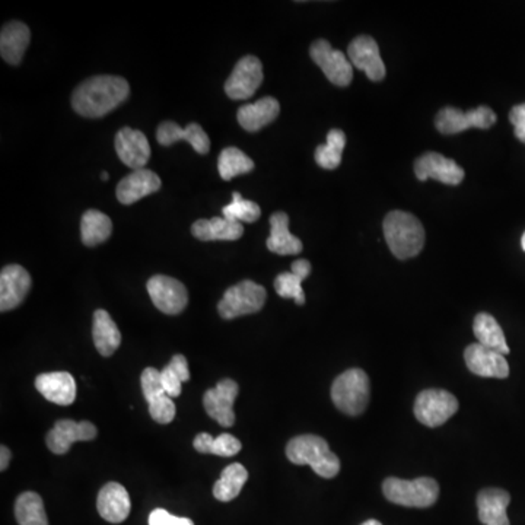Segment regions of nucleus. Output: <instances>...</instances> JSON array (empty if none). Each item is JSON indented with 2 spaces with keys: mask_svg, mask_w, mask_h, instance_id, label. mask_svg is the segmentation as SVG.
<instances>
[{
  "mask_svg": "<svg viewBox=\"0 0 525 525\" xmlns=\"http://www.w3.org/2000/svg\"><path fill=\"white\" fill-rule=\"evenodd\" d=\"M384 237L400 260L414 258L425 246V229L421 220L402 210H393L384 219Z\"/></svg>",
  "mask_w": 525,
  "mask_h": 525,
  "instance_id": "2",
  "label": "nucleus"
},
{
  "mask_svg": "<svg viewBox=\"0 0 525 525\" xmlns=\"http://www.w3.org/2000/svg\"><path fill=\"white\" fill-rule=\"evenodd\" d=\"M193 445L200 454H213L219 455V457H234L242 448L239 440L229 433H222L217 438L206 433H199L194 438Z\"/></svg>",
  "mask_w": 525,
  "mask_h": 525,
  "instance_id": "33",
  "label": "nucleus"
},
{
  "mask_svg": "<svg viewBox=\"0 0 525 525\" xmlns=\"http://www.w3.org/2000/svg\"><path fill=\"white\" fill-rule=\"evenodd\" d=\"M248 481V472L239 462H232L220 474L219 481L213 486V496L220 502H231L241 493Z\"/></svg>",
  "mask_w": 525,
  "mask_h": 525,
  "instance_id": "32",
  "label": "nucleus"
},
{
  "mask_svg": "<svg viewBox=\"0 0 525 525\" xmlns=\"http://www.w3.org/2000/svg\"><path fill=\"white\" fill-rule=\"evenodd\" d=\"M97 433V428L91 422L63 419L57 422L54 428L47 433L45 442L53 454L63 455L69 452L73 443L95 440Z\"/></svg>",
  "mask_w": 525,
  "mask_h": 525,
  "instance_id": "14",
  "label": "nucleus"
},
{
  "mask_svg": "<svg viewBox=\"0 0 525 525\" xmlns=\"http://www.w3.org/2000/svg\"><path fill=\"white\" fill-rule=\"evenodd\" d=\"M268 251L279 256H294L302 251V242L289 231V217L285 212H276L270 217V237L266 242Z\"/></svg>",
  "mask_w": 525,
  "mask_h": 525,
  "instance_id": "27",
  "label": "nucleus"
},
{
  "mask_svg": "<svg viewBox=\"0 0 525 525\" xmlns=\"http://www.w3.org/2000/svg\"><path fill=\"white\" fill-rule=\"evenodd\" d=\"M287 457L297 466L311 467L316 474L325 479H333L340 472L339 457L321 436H295L287 445Z\"/></svg>",
  "mask_w": 525,
  "mask_h": 525,
  "instance_id": "3",
  "label": "nucleus"
},
{
  "mask_svg": "<svg viewBox=\"0 0 525 525\" xmlns=\"http://www.w3.org/2000/svg\"><path fill=\"white\" fill-rule=\"evenodd\" d=\"M383 492L390 502L402 507H433L440 496V484L431 477H419L416 481H403L390 477L384 481Z\"/></svg>",
  "mask_w": 525,
  "mask_h": 525,
  "instance_id": "5",
  "label": "nucleus"
},
{
  "mask_svg": "<svg viewBox=\"0 0 525 525\" xmlns=\"http://www.w3.org/2000/svg\"><path fill=\"white\" fill-rule=\"evenodd\" d=\"M160 189V179L151 170H136L117 186V199L122 205H133Z\"/></svg>",
  "mask_w": 525,
  "mask_h": 525,
  "instance_id": "21",
  "label": "nucleus"
},
{
  "mask_svg": "<svg viewBox=\"0 0 525 525\" xmlns=\"http://www.w3.org/2000/svg\"><path fill=\"white\" fill-rule=\"evenodd\" d=\"M148 292L153 306L160 309V313L168 316H177L183 313L189 304V292L180 280L170 276H152L148 280Z\"/></svg>",
  "mask_w": 525,
  "mask_h": 525,
  "instance_id": "10",
  "label": "nucleus"
},
{
  "mask_svg": "<svg viewBox=\"0 0 525 525\" xmlns=\"http://www.w3.org/2000/svg\"><path fill=\"white\" fill-rule=\"evenodd\" d=\"M457 410L459 400L443 390H425L417 395L414 402V416L429 428L443 425L451 416L457 413Z\"/></svg>",
  "mask_w": 525,
  "mask_h": 525,
  "instance_id": "7",
  "label": "nucleus"
},
{
  "mask_svg": "<svg viewBox=\"0 0 525 525\" xmlns=\"http://www.w3.org/2000/svg\"><path fill=\"white\" fill-rule=\"evenodd\" d=\"M93 345L102 356H112L122 345V333L105 309H97L93 314Z\"/></svg>",
  "mask_w": 525,
  "mask_h": 525,
  "instance_id": "28",
  "label": "nucleus"
},
{
  "mask_svg": "<svg viewBox=\"0 0 525 525\" xmlns=\"http://www.w3.org/2000/svg\"><path fill=\"white\" fill-rule=\"evenodd\" d=\"M265 287L256 284L253 280H242L225 292L224 297L218 304L219 316L225 320L242 317L248 314L258 313L266 304Z\"/></svg>",
  "mask_w": 525,
  "mask_h": 525,
  "instance_id": "6",
  "label": "nucleus"
},
{
  "mask_svg": "<svg viewBox=\"0 0 525 525\" xmlns=\"http://www.w3.org/2000/svg\"><path fill=\"white\" fill-rule=\"evenodd\" d=\"M131 95V86L120 76L101 75L86 79L72 95V105L79 116L100 119L116 110Z\"/></svg>",
  "mask_w": 525,
  "mask_h": 525,
  "instance_id": "1",
  "label": "nucleus"
},
{
  "mask_svg": "<svg viewBox=\"0 0 525 525\" xmlns=\"http://www.w3.org/2000/svg\"><path fill=\"white\" fill-rule=\"evenodd\" d=\"M114 146L120 160L127 167L142 170L151 158V146L145 134L131 127H123L117 131Z\"/></svg>",
  "mask_w": 525,
  "mask_h": 525,
  "instance_id": "18",
  "label": "nucleus"
},
{
  "mask_svg": "<svg viewBox=\"0 0 525 525\" xmlns=\"http://www.w3.org/2000/svg\"><path fill=\"white\" fill-rule=\"evenodd\" d=\"M157 141L162 146H171L179 141H186L201 155H206L210 151V139L198 123H190L186 129H181L175 122H164L158 127Z\"/></svg>",
  "mask_w": 525,
  "mask_h": 525,
  "instance_id": "22",
  "label": "nucleus"
},
{
  "mask_svg": "<svg viewBox=\"0 0 525 525\" xmlns=\"http://www.w3.org/2000/svg\"><path fill=\"white\" fill-rule=\"evenodd\" d=\"M112 234V222L105 213L91 209L81 220V238L86 247H95L107 241Z\"/></svg>",
  "mask_w": 525,
  "mask_h": 525,
  "instance_id": "31",
  "label": "nucleus"
},
{
  "mask_svg": "<svg viewBox=\"0 0 525 525\" xmlns=\"http://www.w3.org/2000/svg\"><path fill=\"white\" fill-rule=\"evenodd\" d=\"M15 517L19 525H49L42 496L25 492L15 502Z\"/></svg>",
  "mask_w": 525,
  "mask_h": 525,
  "instance_id": "34",
  "label": "nucleus"
},
{
  "mask_svg": "<svg viewBox=\"0 0 525 525\" xmlns=\"http://www.w3.org/2000/svg\"><path fill=\"white\" fill-rule=\"evenodd\" d=\"M31 289V276L23 266H5L0 273V311L6 313L23 304Z\"/></svg>",
  "mask_w": 525,
  "mask_h": 525,
  "instance_id": "17",
  "label": "nucleus"
},
{
  "mask_svg": "<svg viewBox=\"0 0 525 525\" xmlns=\"http://www.w3.org/2000/svg\"><path fill=\"white\" fill-rule=\"evenodd\" d=\"M263 64L256 56H246L235 64L225 83V93L231 100H248L263 83Z\"/></svg>",
  "mask_w": 525,
  "mask_h": 525,
  "instance_id": "11",
  "label": "nucleus"
},
{
  "mask_svg": "<svg viewBox=\"0 0 525 525\" xmlns=\"http://www.w3.org/2000/svg\"><path fill=\"white\" fill-rule=\"evenodd\" d=\"M311 273V263L308 260H297L292 263L291 272L280 273L275 279V289L279 297L287 299L292 298L297 306L306 304V294L302 289V282Z\"/></svg>",
  "mask_w": 525,
  "mask_h": 525,
  "instance_id": "29",
  "label": "nucleus"
},
{
  "mask_svg": "<svg viewBox=\"0 0 525 525\" xmlns=\"http://www.w3.org/2000/svg\"><path fill=\"white\" fill-rule=\"evenodd\" d=\"M492 109L481 105L477 109L462 112L454 107H445L436 114L435 126L442 134H457L469 129H489L496 123Z\"/></svg>",
  "mask_w": 525,
  "mask_h": 525,
  "instance_id": "8",
  "label": "nucleus"
},
{
  "mask_svg": "<svg viewBox=\"0 0 525 525\" xmlns=\"http://www.w3.org/2000/svg\"><path fill=\"white\" fill-rule=\"evenodd\" d=\"M414 174L419 181L433 179L447 186H459L466 175L454 160L436 152H426L417 158L414 162Z\"/></svg>",
  "mask_w": 525,
  "mask_h": 525,
  "instance_id": "13",
  "label": "nucleus"
},
{
  "mask_svg": "<svg viewBox=\"0 0 525 525\" xmlns=\"http://www.w3.org/2000/svg\"><path fill=\"white\" fill-rule=\"evenodd\" d=\"M141 384H142L143 395L148 403L158 399L160 395L167 394L164 385H162V380H160V371L158 369L146 368L142 373Z\"/></svg>",
  "mask_w": 525,
  "mask_h": 525,
  "instance_id": "39",
  "label": "nucleus"
},
{
  "mask_svg": "<svg viewBox=\"0 0 525 525\" xmlns=\"http://www.w3.org/2000/svg\"><path fill=\"white\" fill-rule=\"evenodd\" d=\"M150 525H194L190 518L175 517L168 510L158 508L150 515Z\"/></svg>",
  "mask_w": 525,
  "mask_h": 525,
  "instance_id": "41",
  "label": "nucleus"
},
{
  "mask_svg": "<svg viewBox=\"0 0 525 525\" xmlns=\"http://www.w3.org/2000/svg\"><path fill=\"white\" fill-rule=\"evenodd\" d=\"M218 170L222 180L229 181L237 175L248 174L253 171L254 162L242 151L237 148H227L220 152Z\"/></svg>",
  "mask_w": 525,
  "mask_h": 525,
  "instance_id": "36",
  "label": "nucleus"
},
{
  "mask_svg": "<svg viewBox=\"0 0 525 525\" xmlns=\"http://www.w3.org/2000/svg\"><path fill=\"white\" fill-rule=\"evenodd\" d=\"M168 365L171 366L174 369L175 373L179 374L181 376V380L183 383L186 381L190 380V371H189V364H187L186 356L183 355H174L172 356L171 362L168 364Z\"/></svg>",
  "mask_w": 525,
  "mask_h": 525,
  "instance_id": "43",
  "label": "nucleus"
},
{
  "mask_svg": "<svg viewBox=\"0 0 525 525\" xmlns=\"http://www.w3.org/2000/svg\"><path fill=\"white\" fill-rule=\"evenodd\" d=\"M473 332L477 343H481L489 349L496 350L500 354H510V346H508L507 339L503 335L502 327L491 314H477L476 318H474Z\"/></svg>",
  "mask_w": 525,
  "mask_h": 525,
  "instance_id": "30",
  "label": "nucleus"
},
{
  "mask_svg": "<svg viewBox=\"0 0 525 525\" xmlns=\"http://www.w3.org/2000/svg\"><path fill=\"white\" fill-rule=\"evenodd\" d=\"M521 246H522V248H524V251H525V232H524V235H522Z\"/></svg>",
  "mask_w": 525,
  "mask_h": 525,
  "instance_id": "47",
  "label": "nucleus"
},
{
  "mask_svg": "<svg viewBox=\"0 0 525 525\" xmlns=\"http://www.w3.org/2000/svg\"><path fill=\"white\" fill-rule=\"evenodd\" d=\"M191 234L200 241H237L244 234V227L237 220L217 217L196 220Z\"/></svg>",
  "mask_w": 525,
  "mask_h": 525,
  "instance_id": "26",
  "label": "nucleus"
},
{
  "mask_svg": "<svg viewBox=\"0 0 525 525\" xmlns=\"http://www.w3.org/2000/svg\"><path fill=\"white\" fill-rule=\"evenodd\" d=\"M362 525H383L380 521H376V520H368V521L364 522Z\"/></svg>",
  "mask_w": 525,
  "mask_h": 525,
  "instance_id": "45",
  "label": "nucleus"
},
{
  "mask_svg": "<svg viewBox=\"0 0 525 525\" xmlns=\"http://www.w3.org/2000/svg\"><path fill=\"white\" fill-rule=\"evenodd\" d=\"M97 510L105 521L112 524L123 522L131 514V496L126 488L116 481L105 484L98 493Z\"/></svg>",
  "mask_w": 525,
  "mask_h": 525,
  "instance_id": "20",
  "label": "nucleus"
},
{
  "mask_svg": "<svg viewBox=\"0 0 525 525\" xmlns=\"http://www.w3.org/2000/svg\"><path fill=\"white\" fill-rule=\"evenodd\" d=\"M150 413L160 425L171 423L175 417V404L170 395L164 394L150 402Z\"/></svg>",
  "mask_w": 525,
  "mask_h": 525,
  "instance_id": "38",
  "label": "nucleus"
},
{
  "mask_svg": "<svg viewBox=\"0 0 525 525\" xmlns=\"http://www.w3.org/2000/svg\"><path fill=\"white\" fill-rule=\"evenodd\" d=\"M510 495L502 489H484L477 496L479 520L484 525H510L507 508Z\"/></svg>",
  "mask_w": 525,
  "mask_h": 525,
  "instance_id": "25",
  "label": "nucleus"
},
{
  "mask_svg": "<svg viewBox=\"0 0 525 525\" xmlns=\"http://www.w3.org/2000/svg\"><path fill=\"white\" fill-rule=\"evenodd\" d=\"M279 112V101L273 97H265L254 104L239 107L237 119H238L239 126L244 131L254 133V131H258L263 127L268 126L273 120L277 119Z\"/></svg>",
  "mask_w": 525,
  "mask_h": 525,
  "instance_id": "23",
  "label": "nucleus"
},
{
  "mask_svg": "<svg viewBox=\"0 0 525 525\" xmlns=\"http://www.w3.org/2000/svg\"><path fill=\"white\" fill-rule=\"evenodd\" d=\"M222 213L227 219L253 224L260 218L261 209L256 201L247 200V199L242 198L241 194L235 191L232 194L231 203L222 209Z\"/></svg>",
  "mask_w": 525,
  "mask_h": 525,
  "instance_id": "37",
  "label": "nucleus"
},
{
  "mask_svg": "<svg viewBox=\"0 0 525 525\" xmlns=\"http://www.w3.org/2000/svg\"><path fill=\"white\" fill-rule=\"evenodd\" d=\"M510 122L514 126L518 141L525 143V104L515 105L510 112Z\"/></svg>",
  "mask_w": 525,
  "mask_h": 525,
  "instance_id": "42",
  "label": "nucleus"
},
{
  "mask_svg": "<svg viewBox=\"0 0 525 525\" xmlns=\"http://www.w3.org/2000/svg\"><path fill=\"white\" fill-rule=\"evenodd\" d=\"M30 28L19 21H11L0 33V54L5 62L18 66L30 45Z\"/></svg>",
  "mask_w": 525,
  "mask_h": 525,
  "instance_id": "24",
  "label": "nucleus"
},
{
  "mask_svg": "<svg viewBox=\"0 0 525 525\" xmlns=\"http://www.w3.org/2000/svg\"><path fill=\"white\" fill-rule=\"evenodd\" d=\"M160 380H162V385H164L165 393L170 395L171 399L174 397H179L183 392V380L179 374L175 373L171 366H165L162 371H160Z\"/></svg>",
  "mask_w": 525,
  "mask_h": 525,
  "instance_id": "40",
  "label": "nucleus"
},
{
  "mask_svg": "<svg viewBox=\"0 0 525 525\" xmlns=\"http://www.w3.org/2000/svg\"><path fill=\"white\" fill-rule=\"evenodd\" d=\"M35 388L42 393L44 399L59 404V406H71L76 400V381L69 373H47L42 374L35 378Z\"/></svg>",
  "mask_w": 525,
  "mask_h": 525,
  "instance_id": "19",
  "label": "nucleus"
},
{
  "mask_svg": "<svg viewBox=\"0 0 525 525\" xmlns=\"http://www.w3.org/2000/svg\"><path fill=\"white\" fill-rule=\"evenodd\" d=\"M346 146V136L340 129L328 131L326 145L316 150V162L325 170H335L342 162V153Z\"/></svg>",
  "mask_w": 525,
  "mask_h": 525,
  "instance_id": "35",
  "label": "nucleus"
},
{
  "mask_svg": "<svg viewBox=\"0 0 525 525\" xmlns=\"http://www.w3.org/2000/svg\"><path fill=\"white\" fill-rule=\"evenodd\" d=\"M101 177H102V180H104V181H107V180H109V174H107V172H102V175H101Z\"/></svg>",
  "mask_w": 525,
  "mask_h": 525,
  "instance_id": "46",
  "label": "nucleus"
},
{
  "mask_svg": "<svg viewBox=\"0 0 525 525\" xmlns=\"http://www.w3.org/2000/svg\"><path fill=\"white\" fill-rule=\"evenodd\" d=\"M314 63L325 72L330 83L337 86H347L354 79V66L345 53L333 49L327 40H317L309 49Z\"/></svg>",
  "mask_w": 525,
  "mask_h": 525,
  "instance_id": "9",
  "label": "nucleus"
},
{
  "mask_svg": "<svg viewBox=\"0 0 525 525\" xmlns=\"http://www.w3.org/2000/svg\"><path fill=\"white\" fill-rule=\"evenodd\" d=\"M238 393V384L225 378L203 395V406L209 416L224 428H231L235 423L234 403Z\"/></svg>",
  "mask_w": 525,
  "mask_h": 525,
  "instance_id": "12",
  "label": "nucleus"
},
{
  "mask_svg": "<svg viewBox=\"0 0 525 525\" xmlns=\"http://www.w3.org/2000/svg\"><path fill=\"white\" fill-rule=\"evenodd\" d=\"M368 375L359 368L349 369L335 378L332 385L335 406L349 416H358L365 412L369 403Z\"/></svg>",
  "mask_w": 525,
  "mask_h": 525,
  "instance_id": "4",
  "label": "nucleus"
},
{
  "mask_svg": "<svg viewBox=\"0 0 525 525\" xmlns=\"http://www.w3.org/2000/svg\"><path fill=\"white\" fill-rule=\"evenodd\" d=\"M347 56L352 66L365 72L368 79L374 83H380L385 78V64L381 59L380 47L373 37L359 35L355 38L349 44Z\"/></svg>",
  "mask_w": 525,
  "mask_h": 525,
  "instance_id": "16",
  "label": "nucleus"
},
{
  "mask_svg": "<svg viewBox=\"0 0 525 525\" xmlns=\"http://www.w3.org/2000/svg\"><path fill=\"white\" fill-rule=\"evenodd\" d=\"M9 462H11V450L2 445V448H0V470L2 472L8 469Z\"/></svg>",
  "mask_w": 525,
  "mask_h": 525,
  "instance_id": "44",
  "label": "nucleus"
},
{
  "mask_svg": "<svg viewBox=\"0 0 525 525\" xmlns=\"http://www.w3.org/2000/svg\"><path fill=\"white\" fill-rule=\"evenodd\" d=\"M467 368L474 375L484 376V378H507L510 375V365H508L505 355L489 349L481 343H473L467 346L464 352Z\"/></svg>",
  "mask_w": 525,
  "mask_h": 525,
  "instance_id": "15",
  "label": "nucleus"
}]
</instances>
